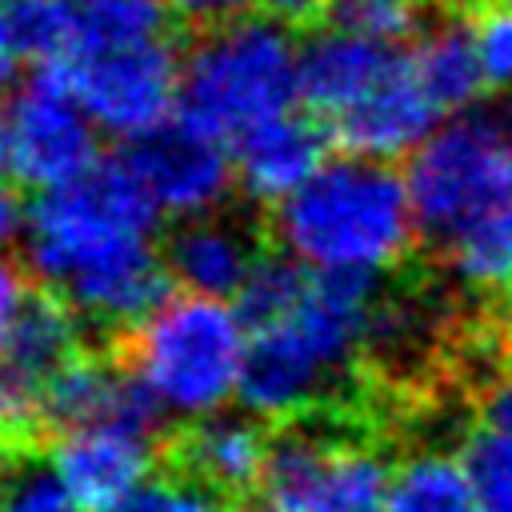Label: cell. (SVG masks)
I'll use <instances>...</instances> for the list:
<instances>
[{
    "instance_id": "cell-1",
    "label": "cell",
    "mask_w": 512,
    "mask_h": 512,
    "mask_svg": "<svg viewBox=\"0 0 512 512\" xmlns=\"http://www.w3.org/2000/svg\"><path fill=\"white\" fill-rule=\"evenodd\" d=\"M156 216L128 160L96 164L72 184L36 192L20 236L28 272L84 324L128 332L172 284Z\"/></svg>"
},
{
    "instance_id": "cell-2",
    "label": "cell",
    "mask_w": 512,
    "mask_h": 512,
    "mask_svg": "<svg viewBox=\"0 0 512 512\" xmlns=\"http://www.w3.org/2000/svg\"><path fill=\"white\" fill-rule=\"evenodd\" d=\"M272 232L280 252L316 276L380 280L412 252L420 224L404 172L344 152L272 208Z\"/></svg>"
},
{
    "instance_id": "cell-3",
    "label": "cell",
    "mask_w": 512,
    "mask_h": 512,
    "mask_svg": "<svg viewBox=\"0 0 512 512\" xmlns=\"http://www.w3.org/2000/svg\"><path fill=\"white\" fill-rule=\"evenodd\" d=\"M376 312V280L316 276L284 312L252 324L240 404L260 420L320 408L356 368Z\"/></svg>"
},
{
    "instance_id": "cell-4",
    "label": "cell",
    "mask_w": 512,
    "mask_h": 512,
    "mask_svg": "<svg viewBox=\"0 0 512 512\" xmlns=\"http://www.w3.org/2000/svg\"><path fill=\"white\" fill-rule=\"evenodd\" d=\"M252 324L240 304L200 292L164 296L128 328V368L168 420H204L240 400Z\"/></svg>"
},
{
    "instance_id": "cell-5",
    "label": "cell",
    "mask_w": 512,
    "mask_h": 512,
    "mask_svg": "<svg viewBox=\"0 0 512 512\" xmlns=\"http://www.w3.org/2000/svg\"><path fill=\"white\" fill-rule=\"evenodd\" d=\"M296 100L300 44L284 20L240 12L204 24L180 56V116L220 140H240L256 124L292 112Z\"/></svg>"
},
{
    "instance_id": "cell-6",
    "label": "cell",
    "mask_w": 512,
    "mask_h": 512,
    "mask_svg": "<svg viewBox=\"0 0 512 512\" xmlns=\"http://www.w3.org/2000/svg\"><path fill=\"white\" fill-rule=\"evenodd\" d=\"M408 192L420 236L448 248L484 212L512 196V100L468 104L408 156Z\"/></svg>"
},
{
    "instance_id": "cell-7",
    "label": "cell",
    "mask_w": 512,
    "mask_h": 512,
    "mask_svg": "<svg viewBox=\"0 0 512 512\" xmlns=\"http://www.w3.org/2000/svg\"><path fill=\"white\" fill-rule=\"evenodd\" d=\"M388 460L324 424H288L268 444L260 496L276 512H384Z\"/></svg>"
},
{
    "instance_id": "cell-8",
    "label": "cell",
    "mask_w": 512,
    "mask_h": 512,
    "mask_svg": "<svg viewBox=\"0 0 512 512\" xmlns=\"http://www.w3.org/2000/svg\"><path fill=\"white\" fill-rule=\"evenodd\" d=\"M4 124L8 172L32 192L72 184L100 164L104 132L64 68H36L4 104Z\"/></svg>"
},
{
    "instance_id": "cell-9",
    "label": "cell",
    "mask_w": 512,
    "mask_h": 512,
    "mask_svg": "<svg viewBox=\"0 0 512 512\" xmlns=\"http://www.w3.org/2000/svg\"><path fill=\"white\" fill-rule=\"evenodd\" d=\"M104 136L136 144L180 116V56L164 36L84 48L64 68Z\"/></svg>"
},
{
    "instance_id": "cell-10",
    "label": "cell",
    "mask_w": 512,
    "mask_h": 512,
    "mask_svg": "<svg viewBox=\"0 0 512 512\" xmlns=\"http://www.w3.org/2000/svg\"><path fill=\"white\" fill-rule=\"evenodd\" d=\"M80 316L60 296H28L0 340V432L28 436L44 424L56 376L80 356Z\"/></svg>"
},
{
    "instance_id": "cell-11",
    "label": "cell",
    "mask_w": 512,
    "mask_h": 512,
    "mask_svg": "<svg viewBox=\"0 0 512 512\" xmlns=\"http://www.w3.org/2000/svg\"><path fill=\"white\" fill-rule=\"evenodd\" d=\"M124 160L136 172L152 208L168 220L216 212L236 184V164L224 152V140L184 116L136 140Z\"/></svg>"
},
{
    "instance_id": "cell-12",
    "label": "cell",
    "mask_w": 512,
    "mask_h": 512,
    "mask_svg": "<svg viewBox=\"0 0 512 512\" xmlns=\"http://www.w3.org/2000/svg\"><path fill=\"white\" fill-rule=\"evenodd\" d=\"M440 104L416 76L408 56H396L392 68L348 108L332 120V136L344 152L368 160H400L412 156L432 128L440 124Z\"/></svg>"
},
{
    "instance_id": "cell-13",
    "label": "cell",
    "mask_w": 512,
    "mask_h": 512,
    "mask_svg": "<svg viewBox=\"0 0 512 512\" xmlns=\"http://www.w3.org/2000/svg\"><path fill=\"white\" fill-rule=\"evenodd\" d=\"M152 452H156V432L136 428V424H76L56 432L52 444V464L60 476L76 488V496L96 508L144 476H152Z\"/></svg>"
},
{
    "instance_id": "cell-14",
    "label": "cell",
    "mask_w": 512,
    "mask_h": 512,
    "mask_svg": "<svg viewBox=\"0 0 512 512\" xmlns=\"http://www.w3.org/2000/svg\"><path fill=\"white\" fill-rule=\"evenodd\" d=\"M260 264V248L252 232L220 212L176 220V228L164 240V268L168 280L184 292L236 300L248 276Z\"/></svg>"
},
{
    "instance_id": "cell-15",
    "label": "cell",
    "mask_w": 512,
    "mask_h": 512,
    "mask_svg": "<svg viewBox=\"0 0 512 512\" xmlns=\"http://www.w3.org/2000/svg\"><path fill=\"white\" fill-rule=\"evenodd\" d=\"M232 144H236L232 152L236 184L252 200L272 208L288 200L304 180H312L316 168L328 160V136L320 132L316 120L300 112H280Z\"/></svg>"
},
{
    "instance_id": "cell-16",
    "label": "cell",
    "mask_w": 512,
    "mask_h": 512,
    "mask_svg": "<svg viewBox=\"0 0 512 512\" xmlns=\"http://www.w3.org/2000/svg\"><path fill=\"white\" fill-rule=\"evenodd\" d=\"M168 416L160 404L148 396V388L136 380V372L124 364H104L92 356H76L52 384L44 424L56 432L76 428V424H136L160 432Z\"/></svg>"
},
{
    "instance_id": "cell-17",
    "label": "cell",
    "mask_w": 512,
    "mask_h": 512,
    "mask_svg": "<svg viewBox=\"0 0 512 512\" xmlns=\"http://www.w3.org/2000/svg\"><path fill=\"white\" fill-rule=\"evenodd\" d=\"M392 60L388 44L328 24L300 44V100L316 116L336 120L392 68Z\"/></svg>"
},
{
    "instance_id": "cell-18",
    "label": "cell",
    "mask_w": 512,
    "mask_h": 512,
    "mask_svg": "<svg viewBox=\"0 0 512 512\" xmlns=\"http://www.w3.org/2000/svg\"><path fill=\"white\" fill-rule=\"evenodd\" d=\"M268 444L272 436H264L256 412L220 408L204 420H192V428L180 440V460L192 480L208 484L220 496H232V492L260 488Z\"/></svg>"
},
{
    "instance_id": "cell-19",
    "label": "cell",
    "mask_w": 512,
    "mask_h": 512,
    "mask_svg": "<svg viewBox=\"0 0 512 512\" xmlns=\"http://www.w3.org/2000/svg\"><path fill=\"white\" fill-rule=\"evenodd\" d=\"M408 60L444 112H460V108L476 104L480 92L488 88L472 24H464V20H440L436 28H428L416 40V48L408 52Z\"/></svg>"
},
{
    "instance_id": "cell-20",
    "label": "cell",
    "mask_w": 512,
    "mask_h": 512,
    "mask_svg": "<svg viewBox=\"0 0 512 512\" xmlns=\"http://www.w3.org/2000/svg\"><path fill=\"white\" fill-rule=\"evenodd\" d=\"M384 512H480V500L464 460L428 448L392 468Z\"/></svg>"
},
{
    "instance_id": "cell-21",
    "label": "cell",
    "mask_w": 512,
    "mask_h": 512,
    "mask_svg": "<svg viewBox=\"0 0 512 512\" xmlns=\"http://www.w3.org/2000/svg\"><path fill=\"white\" fill-rule=\"evenodd\" d=\"M444 252L460 284L480 292L512 288V196H504L492 212H484Z\"/></svg>"
},
{
    "instance_id": "cell-22",
    "label": "cell",
    "mask_w": 512,
    "mask_h": 512,
    "mask_svg": "<svg viewBox=\"0 0 512 512\" xmlns=\"http://www.w3.org/2000/svg\"><path fill=\"white\" fill-rule=\"evenodd\" d=\"M8 20L24 60L36 68H68L80 52V0H12Z\"/></svg>"
},
{
    "instance_id": "cell-23",
    "label": "cell",
    "mask_w": 512,
    "mask_h": 512,
    "mask_svg": "<svg viewBox=\"0 0 512 512\" xmlns=\"http://www.w3.org/2000/svg\"><path fill=\"white\" fill-rule=\"evenodd\" d=\"M172 0H80V24H84V48L104 44H132V40H156L168 28Z\"/></svg>"
},
{
    "instance_id": "cell-24",
    "label": "cell",
    "mask_w": 512,
    "mask_h": 512,
    "mask_svg": "<svg viewBox=\"0 0 512 512\" xmlns=\"http://www.w3.org/2000/svg\"><path fill=\"white\" fill-rule=\"evenodd\" d=\"M480 512H512V432L484 424L468 432L460 452Z\"/></svg>"
},
{
    "instance_id": "cell-25",
    "label": "cell",
    "mask_w": 512,
    "mask_h": 512,
    "mask_svg": "<svg viewBox=\"0 0 512 512\" xmlns=\"http://www.w3.org/2000/svg\"><path fill=\"white\" fill-rule=\"evenodd\" d=\"M328 24L376 44H400L424 24V0H328Z\"/></svg>"
},
{
    "instance_id": "cell-26",
    "label": "cell",
    "mask_w": 512,
    "mask_h": 512,
    "mask_svg": "<svg viewBox=\"0 0 512 512\" xmlns=\"http://www.w3.org/2000/svg\"><path fill=\"white\" fill-rule=\"evenodd\" d=\"M92 512H224V496L184 476H144L128 492L96 504Z\"/></svg>"
},
{
    "instance_id": "cell-27",
    "label": "cell",
    "mask_w": 512,
    "mask_h": 512,
    "mask_svg": "<svg viewBox=\"0 0 512 512\" xmlns=\"http://www.w3.org/2000/svg\"><path fill=\"white\" fill-rule=\"evenodd\" d=\"M0 512H92L76 488L60 476L52 460H28L16 464L4 492H0Z\"/></svg>"
},
{
    "instance_id": "cell-28",
    "label": "cell",
    "mask_w": 512,
    "mask_h": 512,
    "mask_svg": "<svg viewBox=\"0 0 512 512\" xmlns=\"http://www.w3.org/2000/svg\"><path fill=\"white\" fill-rule=\"evenodd\" d=\"M308 280H312V272H308L300 260H292L288 252H280V256H260V264H256V272L248 276V284L240 288L236 304L244 308L248 324H260V320L284 312L288 304H296V300L304 296Z\"/></svg>"
},
{
    "instance_id": "cell-29",
    "label": "cell",
    "mask_w": 512,
    "mask_h": 512,
    "mask_svg": "<svg viewBox=\"0 0 512 512\" xmlns=\"http://www.w3.org/2000/svg\"><path fill=\"white\" fill-rule=\"evenodd\" d=\"M476 52L488 88H512V4H492L472 20Z\"/></svg>"
},
{
    "instance_id": "cell-30",
    "label": "cell",
    "mask_w": 512,
    "mask_h": 512,
    "mask_svg": "<svg viewBox=\"0 0 512 512\" xmlns=\"http://www.w3.org/2000/svg\"><path fill=\"white\" fill-rule=\"evenodd\" d=\"M28 280H24V272L0 252V340L8 336V328H12V320L20 316V308L28 304Z\"/></svg>"
},
{
    "instance_id": "cell-31",
    "label": "cell",
    "mask_w": 512,
    "mask_h": 512,
    "mask_svg": "<svg viewBox=\"0 0 512 512\" xmlns=\"http://www.w3.org/2000/svg\"><path fill=\"white\" fill-rule=\"evenodd\" d=\"M172 4H176V12H184L196 24H220L248 8V0H172Z\"/></svg>"
},
{
    "instance_id": "cell-32",
    "label": "cell",
    "mask_w": 512,
    "mask_h": 512,
    "mask_svg": "<svg viewBox=\"0 0 512 512\" xmlns=\"http://www.w3.org/2000/svg\"><path fill=\"white\" fill-rule=\"evenodd\" d=\"M480 412H484V424H496V428H508V432H512V372L500 376V380L484 392Z\"/></svg>"
},
{
    "instance_id": "cell-33",
    "label": "cell",
    "mask_w": 512,
    "mask_h": 512,
    "mask_svg": "<svg viewBox=\"0 0 512 512\" xmlns=\"http://www.w3.org/2000/svg\"><path fill=\"white\" fill-rule=\"evenodd\" d=\"M248 8L260 16H272V20L296 24V20H308L320 8H328V0H248Z\"/></svg>"
},
{
    "instance_id": "cell-34",
    "label": "cell",
    "mask_w": 512,
    "mask_h": 512,
    "mask_svg": "<svg viewBox=\"0 0 512 512\" xmlns=\"http://www.w3.org/2000/svg\"><path fill=\"white\" fill-rule=\"evenodd\" d=\"M24 216H28V208H20L16 192H12L8 184H0V252H4L12 240L24 236Z\"/></svg>"
},
{
    "instance_id": "cell-35",
    "label": "cell",
    "mask_w": 512,
    "mask_h": 512,
    "mask_svg": "<svg viewBox=\"0 0 512 512\" xmlns=\"http://www.w3.org/2000/svg\"><path fill=\"white\" fill-rule=\"evenodd\" d=\"M24 60L20 44H16V32H12V20H8V8H0V84L12 80L16 64Z\"/></svg>"
},
{
    "instance_id": "cell-36",
    "label": "cell",
    "mask_w": 512,
    "mask_h": 512,
    "mask_svg": "<svg viewBox=\"0 0 512 512\" xmlns=\"http://www.w3.org/2000/svg\"><path fill=\"white\" fill-rule=\"evenodd\" d=\"M500 348H504V356L512 360V296H508V304L500 308Z\"/></svg>"
},
{
    "instance_id": "cell-37",
    "label": "cell",
    "mask_w": 512,
    "mask_h": 512,
    "mask_svg": "<svg viewBox=\"0 0 512 512\" xmlns=\"http://www.w3.org/2000/svg\"><path fill=\"white\" fill-rule=\"evenodd\" d=\"M8 436L0 432V492H4V484H8V476H12V460H8V444H4Z\"/></svg>"
},
{
    "instance_id": "cell-38",
    "label": "cell",
    "mask_w": 512,
    "mask_h": 512,
    "mask_svg": "<svg viewBox=\"0 0 512 512\" xmlns=\"http://www.w3.org/2000/svg\"><path fill=\"white\" fill-rule=\"evenodd\" d=\"M0 168H8V124H4V104H0Z\"/></svg>"
},
{
    "instance_id": "cell-39",
    "label": "cell",
    "mask_w": 512,
    "mask_h": 512,
    "mask_svg": "<svg viewBox=\"0 0 512 512\" xmlns=\"http://www.w3.org/2000/svg\"><path fill=\"white\" fill-rule=\"evenodd\" d=\"M240 512H276V508H268V504H252V508H240Z\"/></svg>"
},
{
    "instance_id": "cell-40",
    "label": "cell",
    "mask_w": 512,
    "mask_h": 512,
    "mask_svg": "<svg viewBox=\"0 0 512 512\" xmlns=\"http://www.w3.org/2000/svg\"><path fill=\"white\" fill-rule=\"evenodd\" d=\"M508 4H512V0H508Z\"/></svg>"
}]
</instances>
